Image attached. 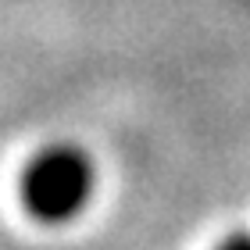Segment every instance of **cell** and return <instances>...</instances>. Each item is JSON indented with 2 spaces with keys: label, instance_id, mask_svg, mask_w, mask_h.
I'll return each instance as SVG.
<instances>
[{
  "label": "cell",
  "instance_id": "7a4b0ae2",
  "mask_svg": "<svg viewBox=\"0 0 250 250\" xmlns=\"http://www.w3.org/2000/svg\"><path fill=\"white\" fill-rule=\"evenodd\" d=\"M214 250H250V232H232V236H225Z\"/></svg>",
  "mask_w": 250,
  "mask_h": 250
},
{
  "label": "cell",
  "instance_id": "6da1fadb",
  "mask_svg": "<svg viewBox=\"0 0 250 250\" xmlns=\"http://www.w3.org/2000/svg\"><path fill=\"white\" fill-rule=\"evenodd\" d=\"M97 189V168L75 143H54L29 161L21 175V200L40 222L61 225L86 211Z\"/></svg>",
  "mask_w": 250,
  "mask_h": 250
}]
</instances>
